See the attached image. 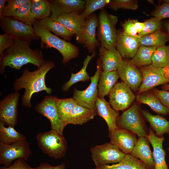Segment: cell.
<instances>
[{
  "instance_id": "1",
  "label": "cell",
  "mask_w": 169,
  "mask_h": 169,
  "mask_svg": "<svg viewBox=\"0 0 169 169\" xmlns=\"http://www.w3.org/2000/svg\"><path fill=\"white\" fill-rule=\"evenodd\" d=\"M30 42L14 38L12 45L0 57V73L4 74L5 68L9 66L20 70L24 65L31 64L40 67L46 61L41 51L32 49Z\"/></svg>"
},
{
  "instance_id": "2",
  "label": "cell",
  "mask_w": 169,
  "mask_h": 169,
  "mask_svg": "<svg viewBox=\"0 0 169 169\" xmlns=\"http://www.w3.org/2000/svg\"><path fill=\"white\" fill-rule=\"evenodd\" d=\"M53 61H46L38 69L30 71L26 68L23 70L21 76L16 79L13 84L15 91L24 89L25 92L22 99V105L26 107L31 108L32 105L31 99L33 95L42 91L48 94L52 92L51 88L47 87L45 83V77L47 73L54 67Z\"/></svg>"
},
{
  "instance_id": "3",
  "label": "cell",
  "mask_w": 169,
  "mask_h": 169,
  "mask_svg": "<svg viewBox=\"0 0 169 169\" xmlns=\"http://www.w3.org/2000/svg\"><path fill=\"white\" fill-rule=\"evenodd\" d=\"M33 26L36 34L40 39L41 47L54 48L57 50L62 56V62L64 64L78 56L79 52L78 47L52 33L40 20H36Z\"/></svg>"
},
{
  "instance_id": "4",
  "label": "cell",
  "mask_w": 169,
  "mask_h": 169,
  "mask_svg": "<svg viewBox=\"0 0 169 169\" xmlns=\"http://www.w3.org/2000/svg\"><path fill=\"white\" fill-rule=\"evenodd\" d=\"M36 139L38 146L44 153L55 159L64 156L67 144L63 134L51 129L49 131L38 133Z\"/></svg>"
},
{
  "instance_id": "5",
  "label": "cell",
  "mask_w": 169,
  "mask_h": 169,
  "mask_svg": "<svg viewBox=\"0 0 169 169\" xmlns=\"http://www.w3.org/2000/svg\"><path fill=\"white\" fill-rule=\"evenodd\" d=\"M141 110L135 103L119 116L116 121L118 127L129 131L139 138L145 137L149 133Z\"/></svg>"
},
{
  "instance_id": "6",
  "label": "cell",
  "mask_w": 169,
  "mask_h": 169,
  "mask_svg": "<svg viewBox=\"0 0 169 169\" xmlns=\"http://www.w3.org/2000/svg\"><path fill=\"white\" fill-rule=\"evenodd\" d=\"M98 18L97 37L100 46L107 49L115 47L117 35L115 25L118 21L117 17L103 9L99 13Z\"/></svg>"
},
{
  "instance_id": "7",
  "label": "cell",
  "mask_w": 169,
  "mask_h": 169,
  "mask_svg": "<svg viewBox=\"0 0 169 169\" xmlns=\"http://www.w3.org/2000/svg\"><path fill=\"white\" fill-rule=\"evenodd\" d=\"M102 68L100 57L97 61L96 69L94 75L90 77V83L84 90L76 88L73 91V98L78 104L94 111L97 114L95 103L98 97V85Z\"/></svg>"
},
{
  "instance_id": "8",
  "label": "cell",
  "mask_w": 169,
  "mask_h": 169,
  "mask_svg": "<svg viewBox=\"0 0 169 169\" xmlns=\"http://www.w3.org/2000/svg\"><path fill=\"white\" fill-rule=\"evenodd\" d=\"M142 81L137 94L149 91L159 85L169 83V66L155 68L151 64L141 67Z\"/></svg>"
},
{
  "instance_id": "9",
  "label": "cell",
  "mask_w": 169,
  "mask_h": 169,
  "mask_svg": "<svg viewBox=\"0 0 169 169\" xmlns=\"http://www.w3.org/2000/svg\"><path fill=\"white\" fill-rule=\"evenodd\" d=\"M92 160L96 167L120 162L126 154L111 142L91 148Z\"/></svg>"
},
{
  "instance_id": "10",
  "label": "cell",
  "mask_w": 169,
  "mask_h": 169,
  "mask_svg": "<svg viewBox=\"0 0 169 169\" xmlns=\"http://www.w3.org/2000/svg\"><path fill=\"white\" fill-rule=\"evenodd\" d=\"M0 25L4 33L14 38L31 42L38 39L33 26L25 24L12 17L0 18Z\"/></svg>"
},
{
  "instance_id": "11",
  "label": "cell",
  "mask_w": 169,
  "mask_h": 169,
  "mask_svg": "<svg viewBox=\"0 0 169 169\" xmlns=\"http://www.w3.org/2000/svg\"><path fill=\"white\" fill-rule=\"evenodd\" d=\"M31 153L29 143L26 140L11 145L0 142V163L6 166H9L13 161L18 159L26 161Z\"/></svg>"
},
{
  "instance_id": "12",
  "label": "cell",
  "mask_w": 169,
  "mask_h": 169,
  "mask_svg": "<svg viewBox=\"0 0 169 169\" xmlns=\"http://www.w3.org/2000/svg\"><path fill=\"white\" fill-rule=\"evenodd\" d=\"M55 97V96L50 95L45 96L36 105L35 109L37 112L48 119L51 124V129L62 135L65 126L59 115Z\"/></svg>"
},
{
  "instance_id": "13",
  "label": "cell",
  "mask_w": 169,
  "mask_h": 169,
  "mask_svg": "<svg viewBox=\"0 0 169 169\" xmlns=\"http://www.w3.org/2000/svg\"><path fill=\"white\" fill-rule=\"evenodd\" d=\"M109 95L110 105L118 111L128 108L136 98L130 87L122 82L115 84Z\"/></svg>"
},
{
  "instance_id": "14",
  "label": "cell",
  "mask_w": 169,
  "mask_h": 169,
  "mask_svg": "<svg viewBox=\"0 0 169 169\" xmlns=\"http://www.w3.org/2000/svg\"><path fill=\"white\" fill-rule=\"evenodd\" d=\"M98 23V16L93 13L86 19L81 34L76 38L77 42L84 45L90 53L95 51L100 44L96 38Z\"/></svg>"
},
{
  "instance_id": "15",
  "label": "cell",
  "mask_w": 169,
  "mask_h": 169,
  "mask_svg": "<svg viewBox=\"0 0 169 169\" xmlns=\"http://www.w3.org/2000/svg\"><path fill=\"white\" fill-rule=\"evenodd\" d=\"M20 93L15 91L8 95L0 102V122L14 127L17 122V106Z\"/></svg>"
},
{
  "instance_id": "16",
  "label": "cell",
  "mask_w": 169,
  "mask_h": 169,
  "mask_svg": "<svg viewBox=\"0 0 169 169\" xmlns=\"http://www.w3.org/2000/svg\"><path fill=\"white\" fill-rule=\"evenodd\" d=\"M116 71L122 82L137 93L143 79L140 69L130 60L123 59Z\"/></svg>"
},
{
  "instance_id": "17",
  "label": "cell",
  "mask_w": 169,
  "mask_h": 169,
  "mask_svg": "<svg viewBox=\"0 0 169 169\" xmlns=\"http://www.w3.org/2000/svg\"><path fill=\"white\" fill-rule=\"evenodd\" d=\"M140 37L125 34L122 31H117L116 48L122 58L132 59L140 46Z\"/></svg>"
},
{
  "instance_id": "18",
  "label": "cell",
  "mask_w": 169,
  "mask_h": 169,
  "mask_svg": "<svg viewBox=\"0 0 169 169\" xmlns=\"http://www.w3.org/2000/svg\"><path fill=\"white\" fill-rule=\"evenodd\" d=\"M109 136L110 142L126 154H131L138 139L134 133L118 127Z\"/></svg>"
},
{
  "instance_id": "19",
  "label": "cell",
  "mask_w": 169,
  "mask_h": 169,
  "mask_svg": "<svg viewBox=\"0 0 169 169\" xmlns=\"http://www.w3.org/2000/svg\"><path fill=\"white\" fill-rule=\"evenodd\" d=\"M51 17L56 18L64 14L77 13L81 14L84 11L85 1L81 0H50Z\"/></svg>"
},
{
  "instance_id": "20",
  "label": "cell",
  "mask_w": 169,
  "mask_h": 169,
  "mask_svg": "<svg viewBox=\"0 0 169 169\" xmlns=\"http://www.w3.org/2000/svg\"><path fill=\"white\" fill-rule=\"evenodd\" d=\"M146 137L153 148L154 169H168L165 160L166 152L163 147L164 137L157 136L151 127Z\"/></svg>"
},
{
  "instance_id": "21",
  "label": "cell",
  "mask_w": 169,
  "mask_h": 169,
  "mask_svg": "<svg viewBox=\"0 0 169 169\" xmlns=\"http://www.w3.org/2000/svg\"><path fill=\"white\" fill-rule=\"evenodd\" d=\"M95 106L97 114L104 119L107 125L109 135L111 134L117 127L116 122L119 116V111L112 108L110 103L104 98L98 97L96 101Z\"/></svg>"
},
{
  "instance_id": "22",
  "label": "cell",
  "mask_w": 169,
  "mask_h": 169,
  "mask_svg": "<svg viewBox=\"0 0 169 169\" xmlns=\"http://www.w3.org/2000/svg\"><path fill=\"white\" fill-rule=\"evenodd\" d=\"M99 57L101 60L102 71H116L123 58L116 47L109 49L100 46L99 49Z\"/></svg>"
},
{
  "instance_id": "23",
  "label": "cell",
  "mask_w": 169,
  "mask_h": 169,
  "mask_svg": "<svg viewBox=\"0 0 169 169\" xmlns=\"http://www.w3.org/2000/svg\"><path fill=\"white\" fill-rule=\"evenodd\" d=\"M150 143L146 137H139L130 154L142 161L150 169H154L153 152Z\"/></svg>"
},
{
  "instance_id": "24",
  "label": "cell",
  "mask_w": 169,
  "mask_h": 169,
  "mask_svg": "<svg viewBox=\"0 0 169 169\" xmlns=\"http://www.w3.org/2000/svg\"><path fill=\"white\" fill-rule=\"evenodd\" d=\"M56 19L73 34H75L76 38L81 34L86 20L80 14L77 13L63 14Z\"/></svg>"
},
{
  "instance_id": "25",
  "label": "cell",
  "mask_w": 169,
  "mask_h": 169,
  "mask_svg": "<svg viewBox=\"0 0 169 169\" xmlns=\"http://www.w3.org/2000/svg\"><path fill=\"white\" fill-rule=\"evenodd\" d=\"M96 113L93 110L77 104L72 109L65 121L69 124L82 125L92 119Z\"/></svg>"
},
{
  "instance_id": "26",
  "label": "cell",
  "mask_w": 169,
  "mask_h": 169,
  "mask_svg": "<svg viewBox=\"0 0 169 169\" xmlns=\"http://www.w3.org/2000/svg\"><path fill=\"white\" fill-rule=\"evenodd\" d=\"M137 101L139 104L147 105L156 113L163 115L169 114L168 109L161 103L157 96L152 91H147L137 94Z\"/></svg>"
},
{
  "instance_id": "27",
  "label": "cell",
  "mask_w": 169,
  "mask_h": 169,
  "mask_svg": "<svg viewBox=\"0 0 169 169\" xmlns=\"http://www.w3.org/2000/svg\"><path fill=\"white\" fill-rule=\"evenodd\" d=\"M141 111L157 136H163L165 134L169 135V121L160 115H152L145 110L141 109Z\"/></svg>"
},
{
  "instance_id": "28",
  "label": "cell",
  "mask_w": 169,
  "mask_h": 169,
  "mask_svg": "<svg viewBox=\"0 0 169 169\" xmlns=\"http://www.w3.org/2000/svg\"><path fill=\"white\" fill-rule=\"evenodd\" d=\"M116 71L101 72L98 84V97L108 95L119 78Z\"/></svg>"
},
{
  "instance_id": "29",
  "label": "cell",
  "mask_w": 169,
  "mask_h": 169,
  "mask_svg": "<svg viewBox=\"0 0 169 169\" xmlns=\"http://www.w3.org/2000/svg\"><path fill=\"white\" fill-rule=\"evenodd\" d=\"M94 169H150L142 161L130 154H126L117 163L105 165Z\"/></svg>"
},
{
  "instance_id": "30",
  "label": "cell",
  "mask_w": 169,
  "mask_h": 169,
  "mask_svg": "<svg viewBox=\"0 0 169 169\" xmlns=\"http://www.w3.org/2000/svg\"><path fill=\"white\" fill-rule=\"evenodd\" d=\"M96 54L95 51L92 53L91 55H88L85 59L82 68L77 73H72L68 81L63 84L62 89L64 92H67L70 87L75 83L80 81L85 82L88 81L90 77L87 72V68L90 60Z\"/></svg>"
},
{
  "instance_id": "31",
  "label": "cell",
  "mask_w": 169,
  "mask_h": 169,
  "mask_svg": "<svg viewBox=\"0 0 169 169\" xmlns=\"http://www.w3.org/2000/svg\"><path fill=\"white\" fill-rule=\"evenodd\" d=\"M169 40L168 35L161 29L140 37V45L157 48L165 45Z\"/></svg>"
},
{
  "instance_id": "32",
  "label": "cell",
  "mask_w": 169,
  "mask_h": 169,
  "mask_svg": "<svg viewBox=\"0 0 169 169\" xmlns=\"http://www.w3.org/2000/svg\"><path fill=\"white\" fill-rule=\"evenodd\" d=\"M43 26L55 35L62 37L65 40L69 41L74 34L58 21L56 18L50 17L40 20Z\"/></svg>"
},
{
  "instance_id": "33",
  "label": "cell",
  "mask_w": 169,
  "mask_h": 169,
  "mask_svg": "<svg viewBox=\"0 0 169 169\" xmlns=\"http://www.w3.org/2000/svg\"><path fill=\"white\" fill-rule=\"evenodd\" d=\"M156 48L140 45L134 57L130 60L137 67H141L151 65L152 57Z\"/></svg>"
},
{
  "instance_id": "34",
  "label": "cell",
  "mask_w": 169,
  "mask_h": 169,
  "mask_svg": "<svg viewBox=\"0 0 169 169\" xmlns=\"http://www.w3.org/2000/svg\"><path fill=\"white\" fill-rule=\"evenodd\" d=\"M26 140L25 136L17 131L14 127H6L0 122V142L7 145H11L18 141Z\"/></svg>"
},
{
  "instance_id": "35",
  "label": "cell",
  "mask_w": 169,
  "mask_h": 169,
  "mask_svg": "<svg viewBox=\"0 0 169 169\" xmlns=\"http://www.w3.org/2000/svg\"><path fill=\"white\" fill-rule=\"evenodd\" d=\"M31 10L36 20H41L49 16L51 13L49 0H31Z\"/></svg>"
},
{
  "instance_id": "36",
  "label": "cell",
  "mask_w": 169,
  "mask_h": 169,
  "mask_svg": "<svg viewBox=\"0 0 169 169\" xmlns=\"http://www.w3.org/2000/svg\"><path fill=\"white\" fill-rule=\"evenodd\" d=\"M31 0H28L15 11L12 18L25 24L33 26L36 20L31 12Z\"/></svg>"
},
{
  "instance_id": "37",
  "label": "cell",
  "mask_w": 169,
  "mask_h": 169,
  "mask_svg": "<svg viewBox=\"0 0 169 169\" xmlns=\"http://www.w3.org/2000/svg\"><path fill=\"white\" fill-rule=\"evenodd\" d=\"M55 101L59 117L64 123L71 110L78 104L73 97L61 99L55 96Z\"/></svg>"
},
{
  "instance_id": "38",
  "label": "cell",
  "mask_w": 169,
  "mask_h": 169,
  "mask_svg": "<svg viewBox=\"0 0 169 169\" xmlns=\"http://www.w3.org/2000/svg\"><path fill=\"white\" fill-rule=\"evenodd\" d=\"M151 65L162 68L169 66V45L157 48L152 57Z\"/></svg>"
},
{
  "instance_id": "39",
  "label": "cell",
  "mask_w": 169,
  "mask_h": 169,
  "mask_svg": "<svg viewBox=\"0 0 169 169\" xmlns=\"http://www.w3.org/2000/svg\"><path fill=\"white\" fill-rule=\"evenodd\" d=\"M84 9L80 14L86 19L96 11L102 9L109 3L110 0H86Z\"/></svg>"
},
{
  "instance_id": "40",
  "label": "cell",
  "mask_w": 169,
  "mask_h": 169,
  "mask_svg": "<svg viewBox=\"0 0 169 169\" xmlns=\"http://www.w3.org/2000/svg\"><path fill=\"white\" fill-rule=\"evenodd\" d=\"M108 6L115 11L120 9L135 10L138 8V3L136 0H112Z\"/></svg>"
},
{
  "instance_id": "41",
  "label": "cell",
  "mask_w": 169,
  "mask_h": 169,
  "mask_svg": "<svg viewBox=\"0 0 169 169\" xmlns=\"http://www.w3.org/2000/svg\"><path fill=\"white\" fill-rule=\"evenodd\" d=\"M28 0H7V4L3 9L0 18L12 17L15 11Z\"/></svg>"
},
{
  "instance_id": "42",
  "label": "cell",
  "mask_w": 169,
  "mask_h": 169,
  "mask_svg": "<svg viewBox=\"0 0 169 169\" xmlns=\"http://www.w3.org/2000/svg\"><path fill=\"white\" fill-rule=\"evenodd\" d=\"M145 26L143 30L138 35L140 37L147 35L161 29V20L153 17L145 21Z\"/></svg>"
},
{
  "instance_id": "43",
  "label": "cell",
  "mask_w": 169,
  "mask_h": 169,
  "mask_svg": "<svg viewBox=\"0 0 169 169\" xmlns=\"http://www.w3.org/2000/svg\"><path fill=\"white\" fill-rule=\"evenodd\" d=\"M14 38L9 35L4 33L0 34V55L2 57L8 49L13 44Z\"/></svg>"
},
{
  "instance_id": "44",
  "label": "cell",
  "mask_w": 169,
  "mask_h": 169,
  "mask_svg": "<svg viewBox=\"0 0 169 169\" xmlns=\"http://www.w3.org/2000/svg\"><path fill=\"white\" fill-rule=\"evenodd\" d=\"M151 15L161 20L169 18V3H164L157 7L152 11Z\"/></svg>"
},
{
  "instance_id": "45",
  "label": "cell",
  "mask_w": 169,
  "mask_h": 169,
  "mask_svg": "<svg viewBox=\"0 0 169 169\" xmlns=\"http://www.w3.org/2000/svg\"><path fill=\"white\" fill-rule=\"evenodd\" d=\"M123 33L127 35L132 36H138L135 28L134 19H128L122 24Z\"/></svg>"
},
{
  "instance_id": "46",
  "label": "cell",
  "mask_w": 169,
  "mask_h": 169,
  "mask_svg": "<svg viewBox=\"0 0 169 169\" xmlns=\"http://www.w3.org/2000/svg\"><path fill=\"white\" fill-rule=\"evenodd\" d=\"M23 159H18L14 161L13 163L8 167L2 166L0 169H37L30 166Z\"/></svg>"
},
{
  "instance_id": "47",
  "label": "cell",
  "mask_w": 169,
  "mask_h": 169,
  "mask_svg": "<svg viewBox=\"0 0 169 169\" xmlns=\"http://www.w3.org/2000/svg\"><path fill=\"white\" fill-rule=\"evenodd\" d=\"M151 91L159 98L162 104L169 111V91L154 89Z\"/></svg>"
},
{
  "instance_id": "48",
  "label": "cell",
  "mask_w": 169,
  "mask_h": 169,
  "mask_svg": "<svg viewBox=\"0 0 169 169\" xmlns=\"http://www.w3.org/2000/svg\"><path fill=\"white\" fill-rule=\"evenodd\" d=\"M36 168L37 169H66L65 165L64 163L53 166L46 162L40 163Z\"/></svg>"
},
{
  "instance_id": "49",
  "label": "cell",
  "mask_w": 169,
  "mask_h": 169,
  "mask_svg": "<svg viewBox=\"0 0 169 169\" xmlns=\"http://www.w3.org/2000/svg\"><path fill=\"white\" fill-rule=\"evenodd\" d=\"M134 23L135 28L138 34L144 29L145 26V22H139L137 19H134Z\"/></svg>"
},
{
  "instance_id": "50",
  "label": "cell",
  "mask_w": 169,
  "mask_h": 169,
  "mask_svg": "<svg viewBox=\"0 0 169 169\" xmlns=\"http://www.w3.org/2000/svg\"><path fill=\"white\" fill-rule=\"evenodd\" d=\"M7 0H0V16L2 15L3 9L5 6V3Z\"/></svg>"
},
{
  "instance_id": "51",
  "label": "cell",
  "mask_w": 169,
  "mask_h": 169,
  "mask_svg": "<svg viewBox=\"0 0 169 169\" xmlns=\"http://www.w3.org/2000/svg\"><path fill=\"white\" fill-rule=\"evenodd\" d=\"M162 89L164 90H169V84H164L162 86Z\"/></svg>"
},
{
  "instance_id": "52",
  "label": "cell",
  "mask_w": 169,
  "mask_h": 169,
  "mask_svg": "<svg viewBox=\"0 0 169 169\" xmlns=\"http://www.w3.org/2000/svg\"><path fill=\"white\" fill-rule=\"evenodd\" d=\"M165 27L166 28L169 36V21L167 22L165 24Z\"/></svg>"
},
{
  "instance_id": "53",
  "label": "cell",
  "mask_w": 169,
  "mask_h": 169,
  "mask_svg": "<svg viewBox=\"0 0 169 169\" xmlns=\"http://www.w3.org/2000/svg\"><path fill=\"white\" fill-rule=\"evenodd\" d=\"M163 1L165 3H169V0H163Z\"/></svg>"
},
{
  "instance_id": "54",
  "label": "cell",
  "mask_w": 169,
  "mask_h": 169,
  "mask_svg": "<svg viewBox=\"0 0 169 169\" xmlns=\"http://www.w3.org/2000/svg\"><path fill=\"white\" fill-rule=\"evenodd\" d=\"M167 150L168 151H169V147H168V148L167 149Z\"/></svg>"
}]
</instances>
